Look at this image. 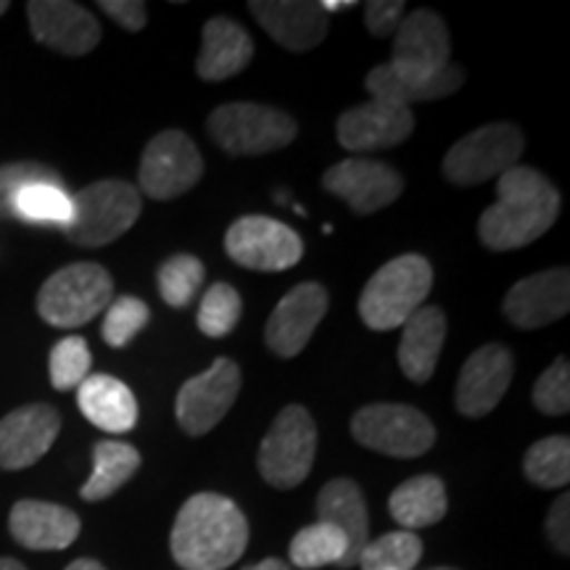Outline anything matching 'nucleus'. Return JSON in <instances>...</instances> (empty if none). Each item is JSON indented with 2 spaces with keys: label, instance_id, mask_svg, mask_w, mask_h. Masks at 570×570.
I'll use <instances>...</instances> for the list:
<instances>
[{
  "label": "nucleus",
  "instance_id": "34",
  "mask_svg": "<svg viewBox=\"0 0 570 570\" xmlns=\"http://www.w3.org/2000/svg\"><path fill=\"white\" fill-rule=\"evenodd\" d=\"M206 269L202 259L190 254H175L169 256L167 262L156 273V281H159V294L167 306L173 309H185L190 302H194L198 288H202Z\"/></svg>",
  "mask_w": 570,
  "mask_h": 570
},
{
  "label": "nucleus",
  "instance_id": "2",
  "mask_svg": "<svg viewBox=\"0 0 570 570\" xmlns=\"http://www.w3.org/2000/svg\"><path fill=\"white\" fill-rule=\"evenodd\" d=\"M560 194L537 169L512 167L497 177V202L481 214L479 235L491 252H515L558 223Z\"/></svg>",
  "mask_w": 570,
  "mask_h": 570
},
{
  "label": "nucleus",
  "instance_id": "17",
  "mask_svg": "<svg viewBox=\"0 0 570 570\" xmlns=\"http://www.w3.org/2000/svg\"><path fill=\"white\" fill-rule=\"evenodd\" d=\"M327 194L338 196L356 214L386 209L404 194V177L375 159H344L323 175Z\"/></svg>",
  "mask_w": 570,
  "mask_h": 570
},
{
  "label": "nucleus",
  "instance_id": "1",
  "mask_svg": "<svg viewBox=\"0 0 570 570\" xmlns=\"http://www.w3.org/2000/svg\"><path fill=\"white\" fill-rule=\"evenodd\" d=\"M248 523L233 499L202 491L177 512L169 550L183 570H225L244 558Z\"/></svg>",
  "mask_w": 570,
  "mask_h": 570
},
{
  "label": "nucleus",
  "instance_id": "30",
  "mask_svg": "<svg viewBox=\"0 0 570 570\" xmlns=\"http://www.w3.org/2000/svg\"><path fill=\"white\" fill-rule=\"evenodd\" d=\"M291 562L296 568L315 570L325 566H338L346 558V539L344 533L327 523H312L302 529L291 541Z\"/></svg>",
  "mask_w": 570,
  "mask_h": 570
},
{
  "label": "nucleus",
  "instance_id": "7",
  "mask_svg": "<svg viewBox=\"0 0 570 570\" xmlns=\"http://www.w3.org/2000/svg\"><path fill=\"white\" fill-rule=\"evenodd\" d=\"M317 454V425L302 404H288L277 412L259 446L262 479L275 489H296L309 475Z\"/></svg>",
  "mask_w": 570,
  "mask_h": 570
},
{
  "label": "nucleus",
  "instance_id": "32",
  "mask_svg": "<svg viewBox=\"0 0 570 570\" xmlns=\"http://www.w3.org/2000/svg\"><path fill=\"white\" fill-rule=\"evenodd\" d=\"M525 479L539 489H562L570 481V439L547 436L525 452Z\"/></svg>",
  "mask_w": 570,
  "mask_h": 570
},
{
  "label": "nucleus",
  "instance_id": "48",
  "mask_svg": "<svg viewBox=\"0 0 570 570\" xmlns=\"http://www.w3.org/2000/svg\"><path fill=\"white\" fill-rule=\"evenodd\" d=\"M433 570H458V568H433Z\"/></svg>",
  "mask_w": 570,
  "mask_h": 570
},
{
  "label": "nucleus",
  "instance_id": "8",
  "mask_svg": "<svg viewBox=\"0 0 570 570\" xmlns=\"http://www.w3.org/2000/svg\"><path fill=\"white\" fill-rule=\"evenodd\" d=\"M523 148L525 138L518 125L494 122L479 127L449 148L444 156V175L460 188L497 180L508 169L518 167Z\"/></svg>",
  "mask_w": 570,
  "mask_h": 570
},
{
  "label": "nucleus",
  "instance_id": "5",
  "mask_svg": "<svg viewBox=\"0 0 570 570\" xmlns=\"http://www.w3.org/2000/svg\"><path fill=\"white\" fill-rule=\"evenodd\" d=\"M114 302L109 269L96 262H75L42 283L38 312L53 327H80L98 317Z\"/></svg>",
  "mask_w": 570,
  "mask_h": 570
},
{
  "label": "nucleus",
  "instance_id": "33",
  "mask_svg": "<svg viewBox=\"0 0 570 570\" xmlns=\"http://www.w3.org/2000/svg\"><path fill=\"white\" fill-rule=\"evenodd\" d=\"M423 558V541L412 531H391L367 541L356 566L362 570H412Z\"/></svg>",
  "mask_w": 570,
  "mask_h": 570
},
{
  "label": "nucleus",
  "instance_id": "36",
  "mask_svg": "<svg viewBox=\"0 0 570 570\" xmlns=\"http://www.w3.org/2000/svg\"><path fill=\"white\" fill-rule=\"evenodd\" d=\"M92 356L88 348V341L82 336H67L51 348V383L56 391H71L80 389L85 377L90 375Z\"/></svg>",
  "mask_w": 570,
  "mask_h": 570
},
{
  "label": "nucleus",
  "instance_id": "35",
  "mask_svg": "<svg viewBox=\"0 0 570 570\" xmlns=\"http://www.w3.org/2000/svg\"><path fill=\"white\" fill-rule=\"evenodd\" d=\"M240 312H244V302H240L238 291L227 283H214L202 296L196 323L202 327L204 336L225 338L238 325Z\"/></svg>",
  "mask_w": 570,
  "mask_h": 570
},
{
  "label": "nucleus",
  "instance_id": "29",
  "mask_svg": "<svg viewBox=\"0 0 570 570\" xmlns=\"http://www.w3.org/2000/svg\"><path fill=\"white\" fill-rule=\"evenodd\" d=\"M140 452L125 441L104 439L92 446V473L80 489L85 502H101L117 494L140 470Z\"/></svg>",
  "mask_w": 570,
  "mask_h": 570
},
{
  "label": "nucleus",
  "instance_id": "4",
  "mask_svg": "<svg viewBox=\"0 0 570 570\" xmlns=\"http://www.w3.org/2000/svg\"><path fill=\"white\" fill-rule=\"evenodd\" d=\"M142 212L140 190L127 180H98L71 196V219L63 233L71 244L101 248L138 223Z\"/></svg>",
  "mask_w": 570,
  "mask_h": 570
},
{
  "label": "nucleus",
  "instance_id": "18",
  "mask_svg": "<svg viewBox=\"0 0 570 570\" xmlns=\"http://www.w3.org/2000/svg\"><path fill=\"white\" fill-rule=\"evenodd\" d=\"M32 38L63 56H85L101 42V24L80 3L32 0L27 3Z\"/></svg>",
  "mask_w": 570,
  "mask_h": 570
},
{
  "label": "nucleus",
  "instance_id": "45",
  "mask_svg": "<svg viewBox=\"0 0 570 570\" xmlns=\"http://www.w3.org/2000/svg\"><path fill=\"white\" fill-rule=\"evenodd\" d=\"M67 570H106V568H104L101 562H98V560L80 558V560H75V562H71V566H69Z\"/></svg>",
  "mask_w": 570,
  "mask_h": 570
},
{
  "label": "nucleus",
  "instance_id": "37",
  "mask_svg": "<svg viewBox=\"0 0 570 570\" xmlns=\"http://www.w3.org/2000/svg\"><path fill=\"white\" fill-rule=\"evenodd\" d=\"M148 320H151V309H148L146 302L135 296L114 298L106 306L104 341L114 348H125L148 325Z\"/></svg>",
  "mask_w": 570,
  "mask_h": 570
},
{
  "label": "nucleus",
  "instance_id": "25",
  "mask_svg": "<svg viewBox=\"0 0 570 570\" xmlns=\"http://www.w3.org/2000/svg\"><path fill=\"white\" fill-rule=\"evenodd\" d=\"M446 341V315L441 306H420L402 325L399 367L412 383H428L436 373L441 348Z\"/></svg>",
  "mask_w": 570,
  "mask_h": 570
},
{
  "label": "nucleus",
  "instance_id": "26",
  "mask_svg": "<svg viewBox=\"0 0 570 570\" xmlns=\"http://www.w3.org/2000/svg\"><path fill=\"white\" fill-rule=\"evenodd\" d=\"M77 404L106 433H127L138 423V402L127 383L111 375H88L77 389Z\"/></svg>",
  "mask_w": 570,
  "mask_h": 570
},
{
  "label": "nucleus",
  "instance_id": "39",
  "mask_svg": "<svg viewBox=\"0 0 570 570\" xmlns=\"http://www.w3.org/2000/svg\"><path fill=\"white\" fill-rule=\"evenodd\" d=\"M533 407L544 415H568L570 410V365L566 356H558L533 386Z\"/></svg>",
  "mask_w": 570,
  "mask_h": 570
},
{
  "label": "nucleus",
  "instance_id": "6",
  "mask_svg": "<svg viewBox=\"0 0 570 570\" xmlns=\"http://www.w3.org/2000/svg\"><path fill=\"white\" fill-rule=\"evenodd\" d=\"M212 140L230 156H262L291 146L298 125L291 114L262 104H225L206 119Z\"/></svg>",
  "mask_w": 570,
  "mask_h": 570
},
{
  "label": "nucleus",
  "instance_id": "44",
  "mask_svg": "<svg viewBox=\"0 0 570 570\" xmlns=\"http://www.w3.org/2000/svg\"><path fill=\"white\" fill-rule=\"evenodd\" d=\"M323 6V11L325 13H341V11H348V9H354V0H325V3H320Z\"/></svg>",
  "mask_w": 570,
  "mask_h": 570
},
{
  "label": "nucleus",
  "instance_id": "38",
  "mask_svg": "<svg viewBox=\"0 0 570 570\" xmlns=\"http://www.w3.org/2000/svg\"><path fill=\"white\" fill-rule=\"evenodd\" d=\"M35 183L63 185L56 169L35 161H17L0 167V219H13V198L19 196L21 188Z\"/></svg>",
  "mask_w": 570,
  "mask_h": 570
},
{
  "label": "nucleus",
  "instance_id": "12",
  "mask_svg": "<svg viewBox=\"0 0 570 570\" xmlns=\"http://www.w3.org/2000/svg\"><path fill=\"white\" fill-rule=\"evenodd\" d=\"M240 391V367L227 356L214 360L209 370L185 381L177 391L175 417L188 436H206L223 423Z\"/></svg>",
  "mask_w": 570,
  "mask_h": 570
},
{
  "label": "nucleus",
  "instance_id": "19",
  "mask_svg": "<svg viewBox=\"0 0 570 570\" xmlns=\"http://www.w3.org/2000/svg\"><path fill=\"white\" fill-rule=\"evenodd\" d=\"M502 309L504 317L523 331L558 323L570 309V273L566 267H554L523 277L508 291Z\"/></svg>",
  "mask_w": 570,
  "mask_h": 570
},
{
  "label": "nucleus",
  "instance_id": "47",
  "mask_svg": "<svg viewBox=\"0 0 570 570\" xmlns=\"http://www.w3.org/2000/svg\"><path fill=\"white\" fill-rule=\"evenodd\" d=\"M6 11H9V3H6V0H0V17H3Z\"/></svg>",
  "mask_w": 570,
  "mask_h": 570
},
{
  "label": "nucleus",
  "instance_id": "24",
  "mask_svg": "<svg viewBox=\"0 0 570 570\" xmlns=\"http://www.w3.org/2000/svg\"><path fill=\"white\" fill-rule=\"evenodd\" d=\"M254 59V40L238 21L214 17L204 27L196 71L204 82H223L240 75Z\"/></svg>",
  "mask_w": 570,
  "mask_h": 570
},
{
  "label": "nucleus",
  "instance_id": "46",
  "mask_svg": "<svg viewBox=\"0 0 570 570\" xmlns=\"http://www.w3.org/2000/svg\"><path fill=\"white\" fill-rule=\"evenodd\" d=\"M0 570H27V568L13 558H0Z\"/></svg>",
  "mask_w": 570,
  "mask_h": 570
},
{
  "label": "nucleus",
  "instance_id": "16",
  "mask_svg": "<svg viewBox=\"0 0 570 570\" xmlns=\"http://www.w3.org/2000/svg\"><path fill=\"white\" fill-rule=\"evenodd\" d=\"M327 304H331V298H327L325 285H320L315 281L294 285V288L277 302L273 315L267 320V346L273 348L277 356H283V360L302 354L306 344H309V338L315 336L317 325L323 323V317L327 315Z\"/></svg>",
  "mask_w": 570,
  "mask_h": 570
},
{
  "label": "nucleus",
  "instance_id": "15",
  "mask_svg": "<svg viewBox=\"0 0 570 570\" xmlns=\"http://www.w3.org/2000/svg\"><path fill=\"white\" fill-rule=\"evenodd\" d=\"M515 375V356L508 346L487 344L475 348L460 370L454 404L465 417H487L508 394Z\"/></svg>",
  "mask_w": 570,
  "mask_h": 570
},
{
  "label": "nucleus",
  "instance_id": "31",
  "mask_svg": "<svg viewBox=\"0 0 570 570\" xmlns=\"http://www.w3.org/2000/svg\"><path fill=\"white\" fill-rule=\"evenodd\" d=\"M13 219L32 225H67L71 219V196L63 185L35 183L19 190L13 198Z\"/></svg>",
  "mask_w": 570,
  "mask_h": 570
},
{
  "label": "nucleus",
  "instance_id": "3",
  "mask_svg": "<svg viewBox=\"0 0 570 570\" xmlns=\"http://www.w3.org/2000/svg\"><path fill=\"white\" fill-rule=\"evenodd\" d=\"M433 288V267L425 256L404 254L370 277L360 296V317L370 331L402 327L425 304Z\"/></svg>",
  "mask_w": 570,
  "mask_h": 570
},
{
  "label": "nucleus",
  "instance_id": "23",
  "mask_svg": "<svg viewBox=\"0 0 570 570\" xmlns=\"http://www.w3.org/2000/svg\"><path fill=\"white\" fill-rule=\"evenodd\" d=\"M317 518L320 523L333 525V529L344 533L346 558L341 562V568H354L370 541L367 504L360 487L352 479L327 481L317 494Z\"/></svg>",
  "mask_w": 570,
  "mask_h": 570
},
{
  "label": "nucleus",
  "instance_id": "11",
  "mask_svg": "<svg viewBox=\"0 0 570 570\" xmlns=\"http://www.w3.org/2000/svg\"><path fill=\"white\" fill-rule=\"evenodd\" d=\"M225 252L235 265L256 273H283L298 265L304 240L294 227L273 217H240L225 235Z\"/></svg>",
  "mask_w": 570,
  "mask_h": 570
},
{
  "label": "nucleus",
  "instance_id": "27",
  "mask_svg": "<svg viewBox=\"0 0 570 570\" xmlns=\"http://www.w3.org/2000/svg\"><path fill=\"white\" fill-rule=\"evenodd\" d=\"M465 82V69L458 63H449L444 71H439L431 80H410V77H399L396 71H391L389 63L370 69L365 77V88L370 98H386V101L402 104L412 109V104H425V101H439V98L452 96L454 90L462 88Z\"/></svg>",
  "mask_w": 570,
  "mask_h": 570
},
{
  "label": "nucleus",
  "instance_id": "43",
  "mask_svg": "<svg viewBox=\"0 0 570 570\" xmlns=\"http://www.w3.org/2000/svg\"><path fill=\"white\" fill-rule=\"evenodd\" d=\"M244 570H294V568H291L288 562H285V560L267 558V560L256 562V566H248V568H244Z\"/></svg>",
  "mask_w": 570,
  "mask_h": 570
},
{
  "label": "nucleus",
  "instance_id": "22",
  "mask_svg": "<svg viewBox=\"0 0 570 570\" xmlns=\"http://www.w3.org/2000/svg\"><path fill=\"white\" fill-rule=\"evenodd\" d=\"M9 531L27 550L56 552L67 550L80 537V518L61 504L21 499L11 508Z\"/></svg>",
  "mask_w": 570,
  "mask_h": 570
},
{
  "label": "nucleus",
  "instance_id": "13",
  "mask_svg": "<svg viewBox=\"0 0 570 570\" xmlns=\"http://www.w3.org/2000/svg\"><path fill=\"white\" fill-rule=\"evenodd\" d=\"M449 63H452V38L441 13L431 9L404 13L402 24L394 32L391 71L410 80H431Z\"/></svg>",
  "mask_w": 570,
  "mask_h": 570
},
{
  "label": "nucleus",
  "instance_id": "40",
  "mask_svg": "<svg viewBox=\"0 0 570 570\" xmlns=\"http://www.w3.org/2000/svg\"><path fill=\"white\" fill-rule=\"evenodd\" d=\"M404 19L402 0H370L365 6V27L375 38H389Z\"/></svg>",
  "mask_w": 570,
  "mask_h": 570
},
{
  "label": "nucleus",
  "instance_id": "41",
  "mask_svg": "<svg viewBox=\"0 0 570 570\" xmlns=\"http://www.w3.org/2000/svg\"><path fill=\"white\" fill-rule=\"evenodd\" d=\"M98 9L106 11V17H111L127 32H140L148 21V9L140 0H101Z\"/></svg>",
  "mask_w": 570,
  "mask_h": 570
},
{
  "label": "nucleus",
  "instance_id": "42",
  "mask_svg": "<svg viewBox=\"0 0 570 570\" xmlns=\"http://www.w3.org/2000/svg\"><path fill=\"white\" fill-rule=\"evenodd\" d=\"M570 497L562 494L547 515V537L560 554L570 552Z\"/></svg>",
  "mask_w": 570,
  "mask_h": 570
},
{
  "label": "nucleus",
  "instance_id": "10",
  "mask_svg": "<svg viewBox=\"0 0 570 570\" xmlns=\"http://www.w3.org/2000/svg\"><path fill=\"white\" fill-rule=\"evenodd\" d=\"M204 175V159L196 142L180 130H164L148 140L140 159V194L154 202H173L196 188Z\"/></svg>",
  "mask_w": 570,
  "mask_h": 570
},
{
  "label": "nucleus",
  "instance_id": "21",
  "mask_svg": "<svg viewBox=\"0 0 570 570\" xmlns=\"http://www.w3.org/2000/svg\"><path fill=\"white\" fill-rule=\"evenodd\" d=\"M61 431V415L48 404H27L0 420V468L24 470L48 454Z\"/></svg>",
  "mask_w": 570,
  "mask_h": 570
},
{
  "label": "nucleus",
  "instance_id": "20",
  "mask_svg": "<svg viewBox=\"0 0 570 570\" xmlns=\"http://www.w3.org/2000/svg\"><path fill=\"white\" fill-rule=\"evenodd\" d=\"M248 11L277 46L294 53L317 48L331 30L323 6L312 0H252Z\"/></svg>",
  "mask_w": 570,
  "mask_h": 570
},
{
  "label": "nucleus",
  "instance_id": "9",
  "mask_svg": "<svg viewBox=\"0 0 570 570\" xmlns=\"http://www.w3.org/2000/svg\"><path fill=\"white\" fill-rule=\"evenodd\" d=\"M356 444L389 458L412 460L436 444V428L417 407L410 404H367L352 417Z\"/></svg>",
  "mask_w": 570,
  "mask_h": 570
},
{
  "label": "nucleus",
  "instance_id": "28",
  "mask_svg": "<svg viewBox=\"0 0 570 570\" xmlns=\"http://www.w3.org/2000/svg\"><path fill=\"white\" fill-rule=\"evenodd\" d=\"M449 508L446 487L439 475H415V479L404 481L402 487L394 489L389 497L391 518L402 525L404 531L428 529L444 520Z\"/></svg>",
  "mask_w": 570,
  "mask_h": 570
},
{
  "label": "nucleus",
  "instance_id": "14",
  "mask_svg": "<svg viewBox=\"0 0 570 570\" xmlns=\"http://www.w3.org/2000/svg\"><path fill=\"white\" fill-rule=\"evenodd\" d=\"M415 130L412 109L386 98H370L367 104L354 106L338 117L336 135L341 148L352 154L386 151L404 142Z\"/></svg>",
  "mask_w": 570,
  "mask_h": 570
}]
</instances>
